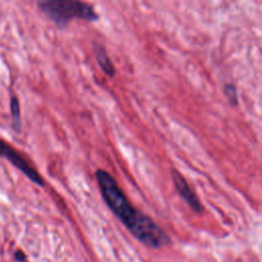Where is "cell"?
Here are the masks:
<instances>
[{"label":"cell","instance_id":"obj_1","mask_svg":"<svg viewBox=\"0 0 262 262\" xmlns=\"http://www.w3.org/2000/svg\"><path fill=\"white\" fill-rule=\"evenodd\" d=\"M95 177L107 207L138 241L151 248H161L170 243L169 235L150 217L132 206L113 175L98 169Z\"/></svg>","mask_w":262,"mask_h":262},{"label":"cell","instance_id":"obj_2","mask_svg":"<svg viewBox=\"0 0 262 262\" xmlns=\"http://www.w3.org/2000/svg\"><path fill=\"white\" fill-rule=\"evenodd\" d=\"M39 9L59 28H64L70 20L79 18L88 21L98 19L95 9L88 3L72 0H43L37 3Z\"/></svg>","mask_w":262,"mask_h":262},{"label":"cell","instance_id":"obj_3","mask_svg":"<svg viewBox=\"0 0 262 262\" xmlns=\"http://www.w3.org/2000/svg\"><path fill=\"white\" fill-rule=\"evenodd\" d=\"M0 157L5 158L32 182L40 186L44 185V180L41 175L26 161L25 158H23L13 147H11L2 139H0Z\"/></svg>","mask_w":262,"mask_h":262},{"label":"cell","instance_id":"obj_4","mask_svg":"<svg viewBox=\"0 0 262 262\" xmlns=\"http://www.w3.org/2000/svg\"><path fill=\"white\" fill-rule=\"evenodd\" d=\"M171 177L173 180V183L175 185V188L179 195L182 198V200L196 213H202L204 211V207L201 204L200 200L198 199L196 194L191 190L189 187L186 179L182 176L180 172H178L176 169H173L171 171Z\"/></svg>","mask_w":262,"mask_h":262},{"label":"cell","instance_id":"obj_5","mask_svg":"<svg viewBox=\"0 0 262 262\" xmlns=\"http://www.w3.org/2000/svg\"><path fill=\"white\" fill-rule=\"evenodd\" d=\"M93 52L96 58L97 63L99 64L100 69L104 72V74L108 77H113L115 75V67L113 61L108 57L105 48L97 42L93 43Z\"/></svg>","mask_w":262,"mask_h":262},{"label":"cell","instance_id":"obj_6","mask_svg":"<svg viewBox=\"0 0 262 262\" xmlns=\"http://www.w3.org/2000/svg\"><path fill=\"white\" fill-rule=\"evenodd\" d=\"M10 113H11L12 127L15 130V132H19L21 129L20 107H19V102L15 96H11L10 98Z\"/></svg>","mask_w":262,"mask_h":262},{"label":"cell","instance_id":"obj_7","mask_svg":"<svg viewBox=\"0 0 262 262\" xmlns=\"http://www.w3.org/2000/svg\"><path fill=\"white\" fill-rule=\"evenodd\" d=\"M224 93L226 94L229 102L232 105H236L237 104V92H236V88L233 84L231 83H227L224 86Z\"/></svg>","mask_w":262,"mask_h":262},{"label":"cell","instance_id":"obj_8","mask_svg":"<svg viewBox=\"0 0 262 262\" xmlns=\"http://www.w3.org/2000/svg\"><path fill=\"white\" fill-rule=\"evenodd\" d=\"M15 260L17 262H27V258L25 256V254L21 252V251H17L15 252Z\"/></svg>","mask_w":262,"mask_h":262}]
</instances>
